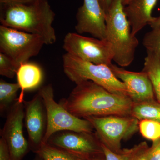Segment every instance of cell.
I'll use <instances>...</instances> for the list:
<instances>
[{
    "label": "cell",
    "mask_w": 160,
    "mask_h": 160,
    "mask_svg": "<svg viewBox=\"0 0 160 160\" xmlns=\"http://www.w3.org/2000/svg\"><path fill=\"white\" fill-rule=\"evenodd\" d=\"M60 104L80 118L89 117L131 116L134 102L129 97L116 94L91 81L76 84Z\"/></svg>",
    "instance_id": "1"
},
{
    "label": "cell",
    "mask_w": 160,
    "mask_h": 160,
    "mask_svg": "<svg viewBox=\"0 0 160 160\" xmlns=\"http://www.w3.org/2000/svg\"><path fill=\"white\" fill-rule=\"evenodd\" d=\"M55 16L48 0L28 4H0L1 25L38 36L46 45L56 42L52 26Z\"/></svg>",
    "instance_id": "2"
},
{
    "label": "cell",
    "mask_w": 160,
    "mask_h": 160,
    "mask_svg": "<svg viewBox=\"0 0 160 160\" xmlns=\"http://www.w3.org/2000/svg\"><path fill=\"white\" fill-rule=\"evenodd\" d=\"M122 0H112L106 13V39L111 44L114 61L122 67L129 66L134 59L139 41L131 33V28L124 11Z\"/></svg>",
    "instance_id": "3"
},
{
    "label": "cell",
    "mask_w": 160,
    "mask_h": 160,
    "mask_svg": "<svg viewBox=\"0 0 160 160\" xmlns=\"http://www.w3.org/2000/svg\"><path fill=\"white\" fill-rule=\"evenodd\" d=\"M62 62L65 74L76 84L91 81L110 92L129 97L126 85L115 76L109 66L89 62L67 52L63 55Z\"/></svg>",
    "instance_id": "4"
},
{
    "label": "cell",
    "mask_w": 160,
    "mask_h": 160,
    "mask_svg": "<svg viewBox=\"0 0 160 160\" xmlns=\"http://www.w3.org/2000/svg\"><path fill=\"white\" fill-rule=\"evenodd\" d=\"M38 92L44 101L47 114V128L43 144L47 143L50 137L58 132L71 130L91 132L94 131L89 121L75 116L55 101L51 84L42 86Z\"/></svg>",
    "instance_id": "5"
},
{
    "label": "cell",
    "mask_w": 160,
    "mask_h": 160,
    "mask_svg": "<svg viewBox=\"0 0 160 160\" xmlns=\"http://www.w3.org/2000/svg\"><path fill=\"white\" fill-rule=\"evenodd\" d=\"M89 121L101 143L114 152L122 151L121 142L131 137L139 129V121L131 116L89 117Z\"/></svg>",
    "instance_id": "6"
},
{
    "label": "cell",
    "mask_w": 160,
    "mask_h": 160,
    "mask_svg": "<svg viewBox=\"0 0 160 160\" xmlns=\"http://www.w3.org/2000/svg\"><path fill=\"white\" fill-rule=\"evenodd\" d=\"M44 45L38 36L0 26V52L10 58L18 68L38 55Z\"/></svg>",
    "instance_id": "7"
},
{
    "label": "cell",
    "mask_w": 160,
    "mask_h": 160,
    "mask_svg": "<svg viewBox=\"0 0 160 160\" xmlns=\"http://www.w3.org/2000/svg\"><path fill=\"white\" fill-rule=\"evenodd\" d=\"M63 48L67 53L84 61L110 66L114 58L111 44L106 39L84 36L75 32L65 36Z\"/></svg>",
    "instance_id": "8"
},
{
    "label": "cell",
    "mask_w": 160,
    "mask_h": 160,
    "mask_svg": "<svg viewBox=\"0 0 160 160\" xmlns=\"http://www.w3.org/2000/svg\"><path fill=\"white\" fill-rule=\"evenodd\" d=\"M25 110L24 102L17 101L8 111L6 122L1 130V137L6 141L11 160H22L30 150L29 142L23 133V120Z\"/></svg>",
    "instance_id": "9"
},
{
    "label": "cell",
    "mask_w": 160,
    "mask_h": 160,
    "mask_svg": "<svg viewBox=\"0 0 160 160\" xmlns=\"http://www.w3.org/2000/svg\"><path fill=\"white\" fill-rule=\"evenodd\" d=\"M47 143L92 158L103 153L102 143L95 132L71 130L58 132L50 137Z\"/></svg>",
    "instance_id": "10"
},
{
    "label": "cell",
    "mask_w": 160,
    "mask_h": 160,
    "mask_svg": "<svg viewBox=\"0 0 160 160\" xmlns=\"http://www.w3.org/2000/svg\"><path fill=\"white\" fill-rule=\"evenodd\" d=\"M25 126L30 150L37 153L43 144L47 128V111L44 101L38 92L30 101H24Z\"/></svg>",
    "instance_id": "11"
},
{
    "label": "cell",
    "mask_w": 160,
    "mask_h": 160,
    "mask_svg": "<svg viewBox=\"0 0 160 160\" xmlns=\"http://www.w3.org/2000/svg\"><path fill=\"white\" fill-rule=\"evenodd\" d=\"M76 18L77 33H89L96 38L106 39V14L98 0H83Z\"/></svg>",
    "instance_id": "12"
},
{
    "label": "cell",
    "mask_w": 160,
    "mask_h": 160,
    "mask_svg": "<svg viewBox=\"0 0 160 160\" xmlns=\"http://www.w3.org/2000/svg\"><path fill=\"white\" fill-rule=\"evenodd\" d=\"M109 67L115 76L125 84L134 103L154 100L152 84L145 71H129L113 64Z\"/></svg>",
    "instance_id": "13"
},
{
    "label": "cell",
    "mask_w": 160,
    "mask_h": 160,
    "mask_svg": "<svg viewBox=\"0 0 160 160\" xmlns=\"http://www.w3.org/2000/svg\"><path fill=\"white\" fill-rule=\"evenodd\" d=\"M158 1L130 0L129 4L124 6V12L130 24L133 36L154 21L155 18L152 14Z\"/></svg>",
    "instance_id": "14"
},
{
    "label": "cell",
    "mask_w": 160,
    "mask_h": 160,
    "mask_svg": "<svg viewBox=\"0 0 160 160\" xmlns=\"http://www.w3.org/2000/svg\"><path fill=\"white\" fill-rule=\"evenodd\" d=\"M16 76L17 83L21 90L18 101L20 102H23L25 101V92L37 88L42 83L43 77L42 70L38 64L26 62L19 66Z\"/></svg>",
    "instance_id": "15"
},
{
    "label": "cell",
    "mask_w": 160,
    "mask_h": 160,
    "mask_svg": "<svg viewBox=\"0 0 160 160\" xmlns=\"http://www.w3.org/2000/svg\"><path fill=\"white\" fill-rule=\"evenodd\" d=\"M36 154L39 155L44 160H91L92 158L68 151L47 143L43 144Z\"/></svg>",
    "instance_id": "16"
},
{
    "label": "cell",
    "mask_w": 160,
    "mask_h": 160,
    "mask_svg": "<svg viewBox=\"0 0 160 160\" xmlns=\"http://www.w3.org/2000/svg\"><path fill=\"white\" fill-rule=\"evenodd\" d=\"M131 116L139 121L147 119L160 122V103L155 100L134 103Z\"/></svg>",
    "instance_id": "17"
},
{
    "label": "cell",
    "mask_w": 160,
    "mask_h": 160,
    "mask_svg": "<svg viewBox=\"0 0 160 160\" xmlns=\"http://www.w3.org/2000/svg\"><path fill=\"white\" fill-rule=\"evenodd\" d=\"M143 71L148 74L153 87L155 96L160 103V61L154 55L147 52Z\"/></svg>",
    "instance_id": "18"
},
{
    "label": "cell",
    "mask_w": 160,
    "mask_h": 160,
    "mask_svg": "<svg viewBox=\"0 0 160 160\" xmlns=\"http://www.w3.org/2000/svg\"><path fill=\"white\" fill-rule=\"evenodd\" d=\"M20 87L18 83H8L0 80V111L1 114L8 110L17 101V93Z\"/></svg>",
    "instance_id": "19"
},
{
    "label": "cell",
    "mask_w": 160,
    "mask_h": 160,
    "mask_svg": "<svg viewBox=\"0 0 160 160\" xmlns=\"http://www.w3.org/2000/svg\"><path fill=\"white\" fill-rule=\"evenodd\" d=\"M143 44L147 52L154 55L160 61V27L152 29L146 33Z\"/></svg>",
    "instance_id": "20"
},
{
    "label": "cell",
    "mask_w": 160,
    "mask_h": 160,
    "mask_svg": "<svg viewBox=\"0 0 160 160\" xmlns=\"http://www.w3.org/2000/svg\"><path fill=\"white\" fill-rule=\"evenodd\" d=\"M139 130L143 137L152 142L160 138V122L151 120H140Z\"/></svg>",
    "instance_id": "21"
},
{
    "label": "cell",
    "mask_w": 160,
    "mask_h": 160,
    "mask_svg": "<svg viewBox=\"0 0 160 160\" xmlns=\"http://www.w3.org/2000/svg\"><path fill=\"white\" fill-rule=\"evenodd\" d=\"M142 145V142L140 143L130 149H122L118 153L112 151L102 143V147L106 160H133Z\"/></svg>",
    "instance_id": "22"
},
{
    "label": "cell",
    "mask_w": 160,
    "mask_h": 160,
    "mask_svg": "<svg viewBox=\"0 0 160 160\" xmlns=\"http://www.w3.org/2000/svg\"><path fill=\"white\" fill-rule=\"evenodd\" d=\"M18 68L12 60L0 52V75L12 79L16 75Z\"/></svg>",
    "instance_id": "23"
},
{
    "label": "cell",
    "mask_w": 160,
    "mask_h": 160,
    "mask_svg": "<svg viewBox=\"0 0 160 160\" xmlns=\"http://www.w3.org/2000/svg\"><path fill=\"white\" fill-rule=\"evenodd\" d=\"M148 160H160V138L154 141L149 147L147 153Z\"/></svg>",
    "instance_id": "24"
},
{
    "label": "cell",
    "mask_w": 160,
    "mask_h": 160,
    "mask_svg": "<svg viewBox=\"0 0 160 160\" xmlns=\"http://www.w3.org/2000/svg\"><path fill=\"white\" fill-rule=\"evenodd\" d=\"M0 160H11L10 151L6 141L0 138Z\"/></svg>",
    "instance_id": "25"
},
{
    "label": "cell",
    "mask_w": 160,
    "mask_h": 160,
    "mask_svg": "<svg viewBox=\"0 0 160 160\" xmlns=\"http://www.w3.org/2000/svg\"><path fill=\"white\" fill-rule=\"evenodd\" d=\"M142 142V146L133 160H148L147 153L149 147L146 142Z\"/></svg>",
    "instance_id": "26"
},
{
    "label": "cell",
    "mask_w": 160,
    "mask_h": 160,
    "mask_svg": "<svg viewBox=\"0 0 160 160\" xmlns=\"http://www.w3.org/2000/svg\"><path fill=\"white\" fill-rule=\"evenodd\" d=\"M40 0H0V4H28Z\"/></svg>",
    "instance_id": "27"
},
{
    "label": "cell",
    "mask_w": 160,
    "mask_h": 160,
    "mask_svg": "<svg viewBox=\"0 0 160 160\" xmlns=\"http://www.w3.org/2000/svg\"><path fill=\"white\" fill-rule=\"evenodd\" d=\"M98 1L106 14L110 8L112 0H98Z\"/></svg>",
    "instance_id": "28"
},
{
    "label": "cell",
    "mask_w": 160,
    "mask_h": 160,
    "mask_svg": "<svg viewBox=\"0 0 160 160\" xmlns=\"http://www.w3.org/2000/svg\"><path fill=\"white\" fill-rule=\"evenodd\" d=\"M152 29L160 27V15L158 17L155 18V19L153 22H152L149 24Z\"/></svg>",
    "instance_id": "29"
},
{
    "label": "cell",
    "mask_w": 160,
    "mask_h": 160,
    "mask_svg": "<svg viewBox=\"0 0 160 160\" xmlns=\"http://www.w3.org/2000/svg\"><path fill=\"white\" fill-rule=\"evenodd\" d=\"M91 160H106L104 152L102 154L98 155L92 158Z\"/></svg>",
    "instance_id": "30"
},
{
    "label": "cell",
    "mask_w": 160,
    "mask_h": 160,
    "mask_svg": "<svg viewBox=\"0 0 160 160\" xmlns=\"http://www.w3.org/2000/svg\"><path fill=\"white\" fill-rule=\"evenodd\" d=\"M130 1V0H122V3L123 6H125L128 5Z\"/></svg>",
    "instance_id": "31"
},
{
    "label": "cell",
    "mask_w": 160,
    "mask_h": 160,
    "mask_svg": "<svg viewBox=\"0 0 160 160\" xmlns=\"http://www.w3.org/2000/svg\"><path fill=\"white\" fill-rule=\"evenodd\" d=\"M33 160H44L42 158V157L40 156L39 155L36 154L35 158H34V159Z\"/></svg>",
    "instance_id": "32"
}]
</instances>
